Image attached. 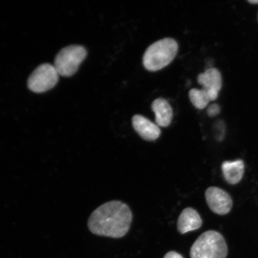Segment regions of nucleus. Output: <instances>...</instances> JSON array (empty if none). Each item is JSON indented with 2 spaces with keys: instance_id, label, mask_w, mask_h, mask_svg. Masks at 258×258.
Segmentation results:
<instances>
[{
  "instance_id": "obj_1",
  "label": "nucleus",
  "mask_w": 258,
  "mask_h": 258,
  "mask_svg": "<svg viewBox=\"0 0 258 258\" xmlns=\"http://www.w3.org/2000/svg\"><path fill=\"white\" fill-rule=\"evenodd\" d=\"M132 218L131 210L125 203L113 201L95 209L90 216L88 226L93 234L119 238L127 233Z\"/></svg>"
},
{
  "instance_id": "obj_2",
  "label": "nucleus",
  "mask_w": 258,
  "mask_h": 258,
  "mask_svg": "<svg viewBox=\"0 0 258 258\" xmlns=\"http://www.w3.org/2000/svg\"><path fill=\"white\" fill-rule=\"evenodd\" d=\"M178 44L171 38L155 42L147 48L143 56L145 69L149 72H157L168 66L175 59Z\"/></svg>"
},
{
  "instance_id": "obj_3",
  "label": "nucleus",
  "mask_w": 258,
  "mask_h": 258,
  "mask_svg": "<svg viewBox=\"0 0 258 258\" xmlns=\"http://www.w3.org/2000/svg\"><path fill=\"white\" fill-rule=\"evenodd\" d=\"M228 247L219 232L209 230L200 235L190 250L191 258H226Z\"/></svg>"
},
{
  "instance_id": "obj_4",
  "label": "nucleus",
  "mask_w": 258,
  "mask_h": 258,
  "mask_svg": "<svg viewBox=\"0 0 258 258\" xmlns=\"http://www.w3.org/2000/svg\"><path fill=\"white\" fill-rule=\"evenodd\" d=\"M86 48L72 45L62 48L54 58L53 66L59 76L71 77L75 74L87 56Z\"/></svg>"
},
{
  "instance_id": "obj_5",
  "label": "nucleus",
  "mask_w": 258,
  "mask_h": 258,
  "mask_svg": "<svg viewBox=\"0 0 258 258\" xmlns=\"http://www.w3.org/2000/svg\"><path fill=\"white\" fill-rule=\"evenodd\" d=\"M59 76V74L52 64H41L29 77L28 88L36 93L46 92L56 85Z\"/></svg>"
},
{
  "instance_id": "obj_6",
  "label": "nucleus",
  "mask_w": 258,
  "mask_h": 258,
  "mask_svg": "<svg viewBox=\"0 0 258 258\" xmlns=\"http://www.w3.org/2000/svg\"><path fill=\"white\" fill-rule=\"evenodd\" d=\"M205 197L209 208L216 214H227L233 207L231 196L218 187H209L205 192Z\"/></svg>"
},
{
  "instance_id": "obj_7",
  "label": "nucleus",
  "mask_w": 258,
  "mask_h": 258,
  "mask_svg": "<svg viewBox=\"0 0 258 258\" xmlns=\"http://www.w3.org/2000/svg\"><path fill=\"white\" fill-rule=\"evenodd\" d=\"M198 82L202 86V89L207 92L211 101L218 98L222 85L221 74L219 70L215 68L206 70L205 72L199 74Z\"/></svg>"
},
{
  "instance_id": "obj_8",
  "label": "nucleus",
  "mask_w": 258,
  "mask_h": 258,
  "mask_svg": "<svg viewBox=\"0 0 258 258\" xmlns=\"http://www.w3.org/2000/svg\"><path fill=\"white\" fill-rule=\"evenodd\" d=\"M132 125L135 131L144 140L153 141L160 136L159 127L143 115H134L132 118Z\"/></svg>"
},
{
  "instance_id": "obj_9",
  "label": "nucleus",
  "mask_w": 258,
  "mask_h": 258,
  "mask_svg": "<svg viewBox=\"0 0 258 258\" xmlns=\"http://www.w3.org/2000/svg\"><path fill=\"white\" fill-rule=\"evenodd\" d=\"M202 220L198 211L191 208H186L180 214L177 221V230L181 234L198 230L202 227Z\"/></svg>"
},
{
  "instance_id": "obj_10",
  "label": "nucleus",
  "mask_w": 258,
  "mask_h": 258,
  "mask_svg": "<svg viewBox=\"0 0 258 258\" xmlns=\"http://www.w3.org/2000/svg\"><path fill=\"white\" fill-rule=\"evenodd\" d=\"M151 108L158 126L168 127L173 118V109L169 103L163 98H158L153 102Z\"/></svg>"
},
{
  "instance_id": "obj_11",
  "label": "nucleus",
  "mask_w": 258,
  "mask_h": 258,
  "mask_svg": "<svg viewBox=\"0 0 258 258\" xmlns=\"http://www.w3.org/2000/svg\"><path fill=\"white\" fill-rule=\"evenodd\" d=\"M221 169L224 178L231 185L237 184L243 177L244 172L243 161H225L222 163Z\"/></svg>"
},
{
  "instance_id": "obj_12",
  "label": "nucleus",
  "mask_w": 258,
  "mask_h": 258,
  "mask_svg": "<svg viewBox=\"0 0 258 258\" xmlns=\"http://www.w3.org/2000/svg\"><path fill=\"white\" fill-rule=\"evenodd\" d=\"M189 98L196 108L203 109L209 104L211 99L204 89H192L189 92Z\"/></svg>"
},
{
  "instance_id": "obj_13",
  "label": "nucleus",
  "mask_w": 258,
  "mask_h": 258,
  "mask_svg": "<svg viewBox=\"0 0 258 258\" xmlns=\"http://www.w3.org/2000/svg\"><path fill=\"white\" fill-rule=\"evenodd\" d=\"M221 108L219 105L217 104H212L209 106L207 112L209 117H214L220 113Z\"/></svg>"
},
{
  "instance_id": "obj_14",
  "label": "nucleus",
  "mask_w": 258,
  "mask_h": 258,
  "mask_svg": "<svg viewBox=\"0 0 258 258\" xmlns=\"http://www.w3.org/2000/svg\"><path fill=\"white\" fill-rule=\"evenodd\" d=\"M164 258H183V257L175 251H170L165 254Z\"/></svg>"
},
{
  "instance_id": "obj_15",
  "label": "nucleus",
  "mask_w": 258,
  "mask_h": 258,
  "mask_svg": "<svg viewBox=\"0 0 258 258\" xmlns=\"http://www.w3.org/2000/svg\"><path fill=\"white\" fill-rule=\"evenodd\" d=\"M248 3H250L251 5L258 4V0H248Z\"/></svg>"
}]
</instances>
